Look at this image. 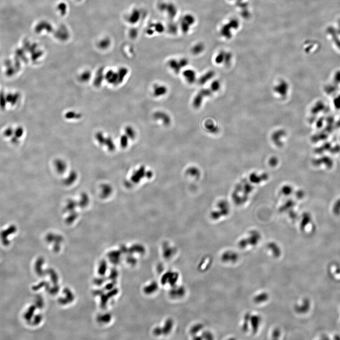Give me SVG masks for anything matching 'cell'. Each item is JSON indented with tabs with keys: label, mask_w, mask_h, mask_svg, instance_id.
Masks as SVG:
<instances>
[{
	"label": "cell",
	"mask_w": 340,
	"mask_h": 340,
	"mask_svg": "<svg viewBox=\"0 0 340 340\" xmlns=\"http://www.w3.org/2000/svg\"><path fill=\"white\" fill-rule=\"evenodd\" d=\"M157 8L161 12L166 13L169 19L172 21L177 14V8L172 2H160L158 5Z\"/></svg>",
	"instance_id": "1"
},
{
	"label": "cell",
	"mask_w": 340,
	"mask_h": 340,
	"mask_svg": "<svg viewBox=\"0 0 340 340\" xmlns=\"http://www.w3.org/2000/svg\"><path fill=\"white\" fill-rule=\"evenodd\" d=\"M196 22L195 17L191 14L185 15L180 22V28L183 33L187 34L189 32L192 26Z\"/></svg>",
	"instance_id": "2"
},
{
	"label": "cell",
	"mask_w": 340,
	"mask_h": 340,
	"mask_svg": "<svg viewBox=\"0 0 340 340\" xmlns=\"http://www.w3.org/2000/svg\"><path fill=\"white\" fill-rule=\"evenodd\" d=\"M165 26L162 23L156 22L149 25L146 29V32L147 35L152 36L156 33L161 34L165 31Z\"/></svg>",
	"instance_id": "3"
},
{
	"label": "cell",
	"mask_w": 340,
	"mask_h": 340,
	"mask_svg": "<svg viewBox=\"0 0 340 340\" xmlns=\"http://www.w3.org/2000/svg\"><path fill=\"white\" fill-rule=\"evenodd\" d=\"M153 118L156 121H160L164 125L168 126L171 124L172 119L166 113L161 111H157L153 114Z\"/></svg>",
	"instance_id": "4"
},
{
	"label": "cell",
	"mask_w": 340,
	"mask_h": 340,
	"mask_svg": "<svg viewBox=\"0 0 340 340\" xmlns=\"http://www.w3.org/2000/svg\"><path fill=\"white\" fill-rule=\"evenodd\" d=\"M261 317L258 315H250L249 326L251 327L253 333H256L258 332L261 324Z\"/></svg>",
	"instance_id": "5"
},
{
	"label": "cell",
	"mask_w": 340,
	"mask_h": 340,
	"mask_svg": "<svg viewBox=\"0 0 340 340\" xmlns=\"http://www.w3.org/2000/svg\"><path fill=\"white\" fill-rule=\"evenodd\" d=\"M183 76L188 83L193 84L196 79V75L193 69H186L183 72Z\"/></svg>",
	"instance_id": "6"
},
{
	"label": "cell",
	"mask_w": 340,
	"mask_h": 340,
	"mask_svg": "<svg viewBox=\"0 0 340 340\" xmlns=\"http://www.w3.org/2000/svg\"><path fill=\"white\" fill-rule=\"evenodd\" d=\"M167 92V87L165 86L156 84L153 86V94L155 97L164 96L166 94Z\"/></svg>",
	"instance_id": "7"
},
{
	"label": "cell",
	"mask_w": 340,
	"mask_h": 340,
	"mask_svg": "<svg viewBox=\"0 0 340 340\" xmlns=\"http://www.w3.org/2000/svg\"><path fill=\"white\" fill-rule=\"evenodd\" d=\"M238 259V254L233 251H227L222 256V260L224 262L235 263Z\"/></svg>",
	"instance_id": "8"
},
{
	"label": "cell",
	"mask_w": 340,
	"mask_h": 340,
	"mask_svg": "<svg viewBox=\"0 0 340 340\" xmlns=\"http://www.w3.org/2000/svg\"><path fill=\"white\" fill-rule=\"evenodd\" d=\"M168 65L169 67L172 69V71L175 74H179L181 72L182 68L181 64H179V61L175 59H172L170 60L168 62Z\"/></svg>",
	"instance_id": "9"
},
{
	"label": "cell",
	"mask_w": 340,
	"mask_h": 340,
	"mask_svg": "<svg viewBox=\"0 0 340 340\" xmlns=\"http://www.w3.org/2000/svg\"><path fill=\"white\" fill-rule=\"evenodd\" d=\"M141 11L138 9L133 10L131 13L128 17L129 22L132 24H135L138 23L141 19Z\"/></svg>",
	"instance_id": "10"
},
{
	"label": "cell",
	"mask_w": 340,
	"mask_h": 340,
	"mask_svg": "<svg viewBox=\"0 0 340 340\" xmlns=\"http://www.w3.org/2000/svg\"><path fill=\"white\" fill-rule=\"evenodd\" d=\"M205 96L200 91L196 94L194 97L192 101V105L196 109H198L201 106L203 101L204 98Z\"/></svg>",
	"instance_id": "11"
},
{
	"label": "cell",
	"mask_w": 340,
	"mask_h": 340,
	"mask_svg": "<svg viewBox=\"0 0 340 340\" xmlns=\"http://www.w3.org/2000/svg\"><path fill=\"white\" fill-rule=\"evenodd\" d=\"M214 74L215 73L213 71H208L199 77L198 80V83L201 85H204L212 78L214 77Z\"/></svg>",
	"instance_id": "12"
},
{
	"label": "cell",
	"mask_w": 340,
	"mask_h": 340,
	"mask_svg": "<svg viewBox=\"0 0 340 340\" xmlns=\"http://www.w3.org/2000/svg\"><path fill=\"white\" fill-rule=\"evenodd\" d=\"M268 249H269L270 250L273 254L274 257L276 258H278L281 255V249L275 243H270L268 245Z\"/></svg>",
	"instance_id": "13"
},
{
	"label": "cell",
	"mask_w": 340,
	"mask_h": 340,
	"mask_svg": "<svg viewBox=\"0 0 340 340\" xmlns=\"http://www.w3.org/2000/svg\"><path fill=\"white\" fill-rule=\"evenodd\" d=\"M269 298V295L267 293H260L255 296L254 298V302L257 304L262 303L267 301Z\"/></svg>",
	"instance_id": "14"
},
{
	"label": "cell",
	"mask_w": 340,
	"mask_h": 340,
	"mask_svg": "<svg viewBox=\"0 0 340 340\" xmlns=\"http://www.w3.org/2000/svg\"><path fill=\"white\" fill-rule=\"evenodd\" d=\"M205 46L203 43H198L195 44L192 47V48L191 51L192 54L194 55H200L204 51Z\"/></svg>",
	"instance_id": "15"
},
{
	"label": "cell",
	"mask_w": 340,
	"mask_h": 340,
	"mask_svg": "<svg viewBox=\"0 0 340 340\" xmlns=\"http://www.w3.org/2000/svg\"><path fill=\"white\" fill-rule=\"evenodd\" d=\"M205 127L207 131L211 133H215L217 130V128L212 121H208L205 123Z\"/></svg>",
	"instance_id": "16"
},
{
	"label": "cell",
	"mask_w": 340,
	"mask_h": 340,
	"mask_svg": "<svg viewBox=\"0 0 340 340\" xmlns=\"http://www.w3.org/2000/svg\"><path fill=\"white\" fill-rule=\"evenodd\" d=\"M250 313H247L245 314L243 319V322L242 324V329L243 331L247 332L249 329V318Z\"/></svg>",
	"instance_id": "17"
},
{
	"label": "cell",
	"mask_w": 340,
	"mask_h": 340,
	"mask_svg": "<svg viewBox=\"0 0 340 340\" xmlns=\"http://www.w3.org/2000/svg\"><path fill=\"white\" fill-rule=\"evenodd\" d=\"M126 132L129 138L134 139L136 136V132L133 128L128 126L126 128Z\"/></svg>",
	"instance_id": "18"
},
{
	"label": "cell",
	"mask_w": 340,
	"mask_h": 340,
	"mask_svg": "<svg viewBox=\"0 0 340 340\" xmlns=\"http://www.w3.org/2000/svg\"><path fill=\"white\" fill-rule=\"evenodd\" d=\"M168 29L170 33L171 34H176L177 32L178 28L175 23H170L168 26Z\"/></svg>",
	"instance_id": "19"
},
{
	"label": "cell",
	"mask_w": 340,
	"mask_h": 340,
	"mask_svg": "<svg viewBox=\"0 0 340 340\" xmlns=\"http://www.w3.org/2000/svg\"><path fill=\"white\" fill-rule=\"evenodd\" d=\"M211 90L212 92L217 91L220 87V84L217 81L213 82L211 84Z\"/></svg>",
	"instance_id": "20"
},
{
	"label": "cell",
	"mask_w": 340,
	"mask_h": 340,
	"mask_svg": "<svg viewBox=\"0 0 340 340\" xmlns=\"http://www.w3.org/2000/svg\"><path fill=\"white\" fill-rule=\"evenodd\" d=\"M182 68L185 67L188 65V61L187 59L182 58L179 60Z\"/></svg>",
	"instance_id": "21"
},
{
	"label": "cell",
	"mask_w": 340,
	"mask_h": 340,
	"mask_svg": "<svg viewBox=\"0 0 340 340\" xmlns=\"http://www.w3.org/2000/svg\"><path fill=\"white\" fill-rule=\"evenodd\" d=\"M138 35V30L136 29H132L130 32V36L132 38H136Z\"/></svg>",
	"instance_id": "22"
},
{
	"label": "cell",
	"mask_w": 340,
	"mask_h": 340,
	"mask_svg": "<svg viewBox=\"0 0 340 340\" xmlns=\"http://www.w3.org/2000/svg\"><path fill=\"white\" fill-rule=\"evenodd\" d=\"M280 335V331L278 329H275L273 331V336L275 339H277Z\"/></svg>",
	"instance_id": "23"
}]
</instances>
